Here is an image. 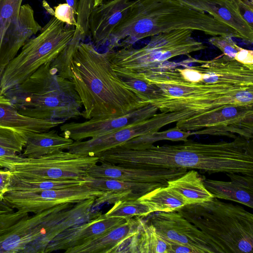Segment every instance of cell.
<instances>
[{
  "instance_id": "5",
  "label": "cell",
  "mask_w": 253,
  "mask_h": 253,
  "mask_svg": "<svg viewBox=\"0 0 253 253\" xmlns=\"http://www.w3.org/2000/svg\"><path fill=\"white\" fill-rule=\"evenodd\" d=\"M50 62L41 66L4 95L23 116L64 122L82 115L83 105L72 81L58 75Z\"/></svg>"
},
{
  "instance_id": "38",
  "label": "cell",
  "mask_w": 253,
  "mask_h": 253,
  "mask_svg": "<svg viewBox=\"0 0 253 253\" xmlns=\"http://www.w3.org/2000/svg\"><path fill=\"white\" fill-rule=\"evenodd\" d=\"M12 173L9 170H0V193L3 196L7 192Z\"/></svg>"
},
{
  "instance_id": "9",
  "label": "cell",
  "mask_w": 253,
  "mask_h": 253,
  "mask_svg": "<svg viewBox=\"0 0 253 253\" xmlns=\"http://www.w3.org/2000/svg\"><path fill=\"white\" fill-rule=\"evenodd\" d=\"M76 28L65 25L54 16L40 34L29 39L5 68L0 80V94L17 85L41 66L51 62L69 44Z\"/></svg>"
},
{
  "instance_id": "42",
  "label": "cell",
  "mask_w": 253,
  "mask_h": 253,
  "mask_svg": "<svg viewBox=\"0 0 253 253\" xmlns=\"http://www.w3.org/2000/svg\"><path fill=\"white\" fill-rule=\"evenodd\" d=\"M104 1V0H93V7H95Z\"/></svg>"
},
{
  "instance_id": "30",
  "label": "cell",
  "mask_w": 253,
  "mask_h": 253,
  "mask_svg": "<svg viewBox=\"0 0 253 253\" xmlns=\"http://www.w3.org/2000/svg\"><path fill=\"white\" fill-rule=\"evenodd\" d=\"M23 0H0V80L2 75L1 56L6 35L17 20Z\"/></svg>"
},
{
  "instance_id": "35",
  "label": "cell",
  "mask_w": 253,
  "mask_h": 253,
  "mask_svg": "<svg viewBox=\"0 0 253 253\" xmlns=\"http://www.w3.org/2000/svg\"><path fill=\"white\" fill-rule=\"evenodd\" d=\"M239 11L243 18L253 27V0H229Z\"/></svg>"
},
{
  "instance_id": "43",
  "label": "cell",
  "mask_w": 253,
  "mask_h": 253,
  "mask_svg": "<svg viewBox=\"0 0 253 253\" xmlns=\"http://www.w3.org/2000/svg\"><path fill=\"white\" fill-rule=\"evenodd\" d=\"M3 201V196L0 193V201Z\"/></svg>"
},
{
  "instance_id": "14",
  "label": "cell",
  "mask_w": 253,
  "mask_h": 253,
  "mask_svg": "<svg viewBox=\"0 0 253 253\" xmlns=\"http://www.w3.org/2000/svg\"><path fill=\"white\" fill-rule=\"evenodd\" d=\"M101 163L93 166L87 175L135 183H161L168 186L169 181L180 177L187 171L185 168L145 169Z\"/></svg>"
},
{
  "instance_id": "40",
  "label": "cell",
  "mask_w": 253,
  "mask_h": 253,
  "mask_svg": "<svg viewBox=\"0 0 253 253\" xmlns=\"http://www.w3.org/2000/svg\"><path fill=\"white\" fill-rule=\"evenodd\" d=\"M65 1L73 8L77 16L79 0H65Z\"/></svg>"
},
{
  "instance_id": "16",
  "label": "cell",
  "mask_w": 253,
  "mask_h": 253,
  "mask_svg": "<svg viewBox=\"0 0 253 253\" xmlns=\"http://www.w3.org/2000/svg\"><path fill=\"white\" fill-rule=\"evenodd\" d=\"M133 2L109 0L92 8L88 19L89 31L96 46L107 43L112 32L126 16Z\"/></svg>"
},
{
  "instance_id": "2",
  "label": "cell",
  "mask_w": 253,
  "mask_h": 253,
  "mask_svg": "<svg viewBox=\"0 0 253 253\" xmlns=\"http://www.w3.org/2000/svg\"><path fill=\"white\" fill-rule=\"evenodd\" d=\"M99 162L137 168H185L208 172L253 175V139L203 143L190 140L176 145L130 150L117 146L98 154Z\"/></svg>"
},
{
  "instance_id": "41",
  "label": "cell",
  "mask_w": 253,
  "mask_h": 253,
  "mask_svg": "<svg viewBox=\"0 0 253 253\" xmlns=\"http://www.w3.org/2000/svg\"><path fill=\"white\" fill-rule=\"evenodd\" d=\"M13 209L4 200L0 201V212L12 211H13Z\"/></svg>"
},
{
  "instance_id": "31",
  "label": "cell",
  "mask_w": 253,
  "mask_h": 253,
  "mask_svg": "<svg viewBox=\"0 0 253 253\" xmlns=\"http://www.w3.org/2000/svg\"><path fill=\"white\" fill-rule=\"evenodd\" d=\"M150 213L149 208L137 199L118 201L104 215L108 218L127 220L135 216L146 217Z\"/></svg>"
},
{
  "instance_id": "37",
  "label": "cell",
  "mask_w": 253,
  "mask_h": 253,
  "mask_svg": "<svg viewBox=\"0 0 253 253\" xmlns=\"http://www.w3.org/2000/svg\"><path fill=\"white\" fill-rule=\"evenodd\" d=\"M234 59L241 63L253 65V51L242 47L236 53Z\"/></svg>"
},
{
  "instance_id": "17",
  "label": "cell",
  "mask_w": 253,
  "mask_h": 253,
  "mask_svg": "<svg viewBox=\"0 0 253 253\" xmlns=\"http://www.w3.org/2000/svg\"><path fill=\"white\" fill-rule=\"evenodd\" d=\"M82 184L95 190L106 191L95 199L93 206L104 203L114 204L125 200L137 199L156 188L167 186L161 183H135L111 178H94L88 175L84 178Z\"/></svg>"
},
{
  "instance_id": "21",
  "label": "cell",
  "mask_w": 253,
  "mask_h": 253,
  "mask_svg": "<svg viewBox=\"0 0 253 253\" xmlns=\"http://www.w3.org/2000/svg\"><path fill=\"white\" fill-rule=\"evenodd\" d=\"M63 123L59 120L37 119L23 116L8 98L0 94V126L26 134L47 131Z\"/></svg>"
},
{
  "instance_id": "25",
  "label": "cell",
  "mask_w": 253,
  "mask_h": 253,
  "mask_svg": "<svg viewBox=\"0 0 253 253\" xmlns=\"http://www.w3.org/2000/svg\"><path fill=\"white\" fill-rule=\"evenodd\" d=\"M168 186L179 195L187 205L208 201L214 197L206 188L197 171L192 169L168 182Z\"/></svg>"
},
{
  "instance_id": "34",
  "label": "cell",
  "mask_w": 253,
  "mask_h": 253,
  "mask_svg": "<svg viewBox=\"0 0 253 253\" xmlns=\"http://www.w3.org/2000/svg\"><path fill=\"white\" fill-rule=\"evenodd\" d=\"M75 13L73 8L66 2L59 3L54 7L52 16L66 25L79 28L75 18Z\"/></svg>"
},
{
  "instance_id": "15",
  "label": "cell",
  "mask_w": 253,
  "mask_h": 253,
  "mask_svg": "<svg viewBox=\"0 0 253 253\" xmlns=\"http://www.w3.org/2000/svg\"><path fill=\"white\" fill-rule=\"evenodd\" d=\"M126 220L108 218L104 214L87 222L74 226L55 236L46 247L44 253L66 251L82 245L121 225Z\"/></svg>"
},
{
  "instance_id": "32",
  "label": "cell",
  "mask_w": 253,
  "mask_h": 253,
  "mask_svg": "<svg viewBox=\"0 0 253 253\" xmlns=\"http://www.w3.org/2000/svg\"><path fill=\"white\" fill-rule=\"evenodd\" d=\"M26 143L25 134L14 129L0 126V146L21 153Z\"/></svg>"
},
{
  "instance_id": "29",
  "label": "cell",
  "mask_w": 253,
  "mask_h": 253,
  "mask_svg": "<svg viewBox=\"0 0 253 253\" xmlns=\"http://www.w3.org/2000/svg\"><path fill=\"white\" fill-rule=\"evenodd\" d=\"M85 36L79 28H76L73 39L65 48L50 62L51 68L59 76L71 81V64L73 55Z\"/></svg>"
},
{
  "instance_id": "13",
  "label": "cell",
  "mask_w": 253,
  "mask_h": 253,
  "mask_svg": "<svg viewBox=\"0 0 253 253\" xmlns=\"http://www.w3.org/2000/svg\"><path fill=\"white\" fill-rule=\"evenodd\" d=\"M155 114L150 118L87 140L75 141L66 149L82 155H96L138 136L158 131Z\"/></svg>"
},
{
  "instance_id": "28",
  "label": "cell",
  "mask_w": 253,
  "mask_h": 253,
  "mask_svg": "<svg viewBox=\"0 0 253 253\" xmlns=\"http://www.w3.org/2000/svg\"><path fill=\"white\" fill-rule=\"evenodd\" d=\"M191 135V131L182 130L175 126L163 131H158L134 137L118 146L126 149H142L160 140L186 141Z\"/></svg>"
},
{
  "instance_id": "36",
  "label": "cell",
  "mask_w": 253,
  "mask_h": 253,
  "mask_svg": "<svg viewBox=\"0 0 253 253\" xmlns=\"http://www.w3.org/2000/svg\"><path fill=\"white\" fill-rule=\"evenodd\" d=\"M17 153L14 150L0 146V168L10 170L11 165L18 161L22 157Z\"/></svg>"
},
{
  "instance_id": "6",
  "label": "cell",
  "mask_w": 253,
  "mask_h": 253,
  "mask_svg": "<svg viewBox=\"0 0 253 253\" xmlns=\"http://www.w3.org/2000/svg\"><path fill=\"white\" fill-rule=\"evenodd\" d=\"M201 230L215 253H253V214L213 198L178 211Z\"/></svg>"
},
{
  "instance_id": "18",
  "label": "cell",
  "mask_w": 253,
  "mask_h": 253,
  "mask_svg": "<svg viewBox=\"0 0 253 253\" xmlns=\"http://www.w3.org/2000/svg\"><path fill=\"white\" fill-rule=\"evenodd\" d=\"M178 0L193 9L209 14L237 31L242 40L253 43V27L246 21L229 0Z\"/></svg>"
},
{
  "instance_id": "3",
  "label": "cell",
  "mask_w": 253,
  "mask_h": 253,
  "mask_svg": "<svg viewBox=\"0 0 253 253\" xmlns=\"http://www.w3.org/2000/svg\"><path fill=\"white\" fill-rule=\"evenodd\" d=\"M71 81L82 103L85 120L124 115L150 104L125 85L114 71L107 52L81 42L71 61Z\"/></svg>"
},
{
  "instance_id": "27",
  "label": "cell",
  "mask_w": 253,
  "mask_h": 253,
  "mask_svg": "<svg viewBox=\"0 0 253 253\" xmlns=\"http://www.w3.org/2000/svg\"><path fill=\"white\" fill-rule=\"evenodd\" d=\"M83 179H40L17 177L12 174L8 191H42L62 189L82 184Z\"/></svg>"
},
{
  "instance_id": "19",
  "label": "cell",
  "mask_w": 253,
  "mask_h": 253,
  "mask_svg": "<svg viewBox=\"0 0 253 253\" xmlns=\"http://www.w3.org/2000/svg\"><path fill=\"white\" fill-rule=\"evenodd\" d=\"M42 28L35 18L31 6L29 4L22 5L18 18L10 28L5 38L0 61L2 74L22 47Z\"/></svg>"
},
{
  "instance_id": "24",
  "label": "cell",
  "mask_w": 253,
  "mask_h": 253,
  "mask_svg": "<svg viewBox=\"0 0 253 253\" xmlns=\"http://www.w3.org/2000/svg\"><path fill=\"white\" fill-rule=\"evenodd\" d=\"M26 143L21 156L33 158L67 149L74 141L59 135L54 129L25 134Z\"/></svg>"
},
{
  "instance_id": "8",
  "label": "cell",
  "mask_w": 253,
  "mask_h": 253,
  "mask_svg": "<svg viewBox=\"0 0 253 253\" xmlns=\"http://www.w3.org/2000/svg\"><path fill=\"white\" fill-rule=\"evenodd\" d=\"M70 203L30 215L22 210L0 212V253H43L57 236L63 210Z\"/></svg>"
},
{
  "instance_id": "20",
  "label": "cell",
  "mask_w": 253,
  "mask_h": 253,
  "mask_svg": "<svg viewBox=\"0 0 253 253\" xmlns=\"http://www.w3.org/2000/svg\"><path fill=\"white\" fill-rule=\"evenodd\" d=\"M230 181L206 179L207 189L214 198L240 203L253 208V175L226 173Z\"/></svg>"
},
{
  "instance_id": "1",
  "label": "cell",
  "mask_w": 253,
  "mask_h": 253,
  "mask_svg": "<svg viewBox=\"0 0 253 253\" xmlns=\"http://www.w3.org/2000/svg\"><path fill=\"white\" fill-rule=\"evenodd\" d=\"M194 66L161 69L140 80L157 88L150 104L168 113L169 124L185 130L192 122L224 107L253 106V65L222 54L212 59L192 58Z\"/></svg>"
},
{
  "instance_id": "11",
  "label": "cell",
  "mask_w": 253,
  "mask_h": 253,
  "mask_svg": "<svg viewBox=\"0 0 253 253\" xmlns=\"http://www.w3.org/2000/svg\"><path fill=\"white\" fill-rule=\"evenodd\" d=\"M146 217L167 242L187 246L199 253H215L202 231L178 211H156Z\"/></svg>"
},
{
  "instance_id": "10",
  "label": "cell",
  "mask_w": 253,
  "mask_h": 253,
  "mask_svg": "<svg viewBox=\"0 0 253 253\" xmlns=\"http://www.w3.org/2000/svg\"><path fill=\"white\" fill-rule=\"evenodd\" d=\"M99 162L96 156L82 155L58 150L37 158L22 157L11 165L10 171L18 177L40 179H83Z\"/></svg>"
},
{
  "instance_id": "4",
  "label": "cell",
  "mask_w": 253,
  "mask_h": 253,
  "mask_svg": "<svg viewBox=\"0 0 253 253\" xmlns=\"http://www.w3.org/2000/svg\"><path fill=\"white\" fill-rule=\"evenodd\" d=\"M181 29L242 40L230 27L178 0H136L112 32L107 42L108 50L118 46L131 47L142 39Z\"/></svg>"
},
{
  "instance_id": "7",
  "label": "cell",
  "mask_w": 253,
  "mask_h": 253,
  "mask_svg": "<svg viewBox=\"0 0 253 253\" xmlns=\"http://www.w3.org/2000/svg\"><path fill=\"white\" fill-rule=\"evenodd\" d=\"M192 32L181 29L160 33L151 37L143 47L131 46L106 52L116 74L139 80L154 71L180 65L168 61L170 58L205 49L207 46L194 39Z\"/></svg>"
},
{
  "instance_id": "12",
  "label": "cell",
  "mask_w": 253,
  "mask_h": 253,
  "mask_svg": "<svg viewBox=\"0 0 253 253\" xmlns=\"http://www.w3.org/2000/svg\"><path fill=\"white\" fill-rule=\"evenodd\" d=\"M151 104L124 115L105 119H91L84 122H72L60 126L62 135L74 141L83 140L108 133L151 117L158 110Z\"/></svg>"
},
{
  "instance_id": "23",
  "label": "cell",
  "mask_w": 253,
  "mask_h": 253,
  "mask_svg": "<svg viewBox=\"0 0 253 253\" xmlns=\"http://www.w3.org/2000/svg\"><path fill=\"white\" fill-rule=\"evenodd\" d=\"M169 253V245L155 227L140 217L137 232L116 248L114 253Z\"/></svg>"
},
{
  "instance_id": "26",
  "label": "cell",
  "mask_w": 253,
  "mask_h": 253,
  "mask_svg": "<svg viewBox=\"0 0 253 253\" xmlns=\"http://www.w3.org/2000/svg\"><path fill=\"white\" fill-rule=\"evenodd\" d=\"M138 200L146 206L151 213L177 211L187 205L183 199L168 186L156 188L139 197Z\"/></svg>"
},
{
  "instance_id": "22",
  "label": "cell",
  "mask_w": 253,
  "mask_h": 253,
  "mask_svg": "<svg viewBox=\"0 0 253 253\" xmlns=\"http://www.w3.org/2000/svg\"><path fill=\"white\" fill-rule=\"evenodd\" d=\"M140 217L127 219L121 225L91 241L65 251L66 253H113L122 242L134 235L139 225Z\"/></svg>"
},
{
  "instance_id": "33",
  "label": "cell",
  "mask_w": 253,
  "mask_h": 253,
  "mask_svg": "<svg viewBox=\"0 0 253 253\" xmlns=\"http://www.w3.org/2000/svg\"><path fill=\"white\" fill-rule=\"evenodd\" d=\"M209 42L219 49L223 54L229 58H234L236 53L241 49L232 39L227 35L212 36Z\"/></svg>"
},
{
  "instance_id": "44",
  "label": "cell",
  "mask_w": 253,
  "mask_h": 253,
  "mask_svg": "<svg viewBox=\"0 0 253 253\" xmlns=\"http://www.w3.org/2000/svg\"></svg>"
},
{
  "instance_id": "39",
  "label": "cell",
  "mask_w": 253,
  "mask_h": 253,
  "mask_svg": "<svg viewBox=\"0 0 253 253\" xmlns=\"http://www.w3.org/2000/svg\"><path fill=\"white\" fill-rule=\"evenodd\" d=\"M168 243L169 245V253H199L197 250L187 246Z\"/></svg>"
}]
</instances>
